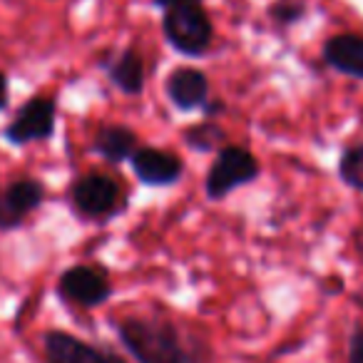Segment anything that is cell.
I'll return each instance as SVG.
<instances>
[{"label":"cell","instance_id":"16","mask_svg":"<svg viewBox=\"0 0 363 363\" xmlns=\"http://www.w3.org/2000/svg\"><path fill=\"white\" fill-rule=\"evenodd\" d=\"M303 6L301 3H294V0H279L277 6L272 8V18L281 26H291V23L301 21Z\"/></svg>","mask_w":363,"mask_h":363},{"label":"cell","instance_id":"20","mask_svg":"<svg viewBox=\"0 0 363 363\" xmlns=\"http://www.w3.org/2000/svg\"><path fill=\"white\" fill-rule=\"evenodd\" d=\"M202 110H204V115H207L209 120H214V117H217V115H222V112L227 110V105H224L222 100H212V97H209V100L204 102V107H202Z\"/></svg>","mask_w":363,"mask_h":363},{"label":"cell","instance_id":"14","mask_svg":"<svg viewBox=\"0 0 363 363\" xmlns=\"http://www.w3.org/2000/svg\"><path fill=\"white\" fill-rule=\"evenodd\" d=\"M182 142L192 152H197V155H212V152L222 150V147L227 145L229 137H227V130H224L219 122L207 117V120L184 127V130H182Z\"/></svg>","mask_w":363,"mask_h":363},{"label":"cell","instance_id":"18","mask_svg":"<svg viewBox=\"0 0 363 363\" xmlns=\"http://www.w3.org/2000/svg\"><path fill=\"white\" fill-rule=\"evenodd\" d=\"M26 224V219H21L18 214L11 212V207L3 199V189H0V232H16Z\"/></svg>","mask_w":363,"mask_h":363},{"label":"cell","instance_id":"3","mask_svg":"<svg viewBox=\"0 0 363 363\" xmlns=\"http://www.w3.org/2000/svg\"><path fill=\"white\" fill-rule=\"evenodd\" d=\"M162 33L179 55L187 57H202L214 40L212 18L207 16L202 3H182L167 8L162 18Z\"/></svg>","mask_w":363,"mask_h":363},{"label":"cell","instance_id":"10","mask_svg":"<svg viewBox=\"0 0 363 363\" xmlns=\"http://www.w3.org/2000/svg\"><path fill=\"white\" fill-rule=\"evenodd\" d=\"M321 57L331 70L353 80H363V35L341 33L323 43Z\"/></svg>","mask_w":363,"mask_h":363},{"label":"cell","instance_id":"15","mask_svg":"<svg viewBox=\"0 0 363 363\" xmlns=\"http://www.w3.org/2000/svg\"><path fill=\"white\" fill-rule=\"evenodd\" d=\"M336 172H338V179H341L348 189L363 194V142L348 145L346 150L338 155Z\"/></svg>","mask_w":363,"mask_h":363},{"label":"cell","instance_id":"1","mask_svg":"<svg viewBox=\"0 0 363 363\" xmlns=\"http://www.w3.org/2000/svg\"><path fill=\"white\" fill-rule=\"evenodd\" d=\"M122 348L135 363H202V346L160 316H125L115 326Z\"/></svg>","mask_w":363,"mask_h":363},{"label":"cell","instance_id":"11","mask_svg":"<svg viewBox=\"0 0 363 363\" xmlns=\"http://www.w3.org/2000/svg\"><path fill=\"white\" fill-rule=\"evenodd\" d=\"M137 147H140V137L130 125L110 122V125L97 127L90 150L107 164H122V162H130Z\"/></svg>","mask_w":363,"mask_h":363},{"label":"cell","instance_id":"9","mask_svg":"<svg viewBox=\"0 0 363 363\" xmlns=\"http://www.w3.org/2000/svg\"><path fill=\"white\" fill-rule=\"evenodd\" d=\"M164 95L179 112L202 110L209 100V77L197 67H177L164 80Z\"/></svg>","mask_w":363,"mask_h":363},{"label":"cell","instance_id":"19","mask_svg":"<svg viewBox=\"0 0 363 363\" xmlns=\"http://www.w3.org/2000/svg\"><path fill=\"white\" fill-rule=\"evenodd\" d=\"M11 105V85H8V75L0 72V112Z\"/></svg>","mask_w":363,"mask_h":363},{"label":"cell","instance_id":"13","mask_svg":"<svg viewBox=\"0 0 363 363\" xmlns=\"http://www.w3.org/2000/svg\"><path fill=\"white\" fill-rule=\"evenodd\" d=\"M45 197H48L45 184L40 179H35V177H18V179H13L3 189L6 204L21 219H28L33 212H38L43 207V202H45Z\"/></svg>","mask_w":363,"mask_h":363},{"label":"cell","instance_id":"17","mask_svg":"<svg viewBox=\"0 0 363 363\" xmlns=\"http://www.w3.org/2000/svg\"><path fill=\"white\" fill-rule=\"evenodd\" d=\"M346 363H363V323L353 326L346 346Z\"/></svg>","mask_w":363,"mask_h":363},{"label":"cell","instance_id":"7","mask_svg":"<svg viewBox=\"0 0 363 363\" xmlns=\"http://www.w3.org/2000/svg\"><path fill=\"white\" fill-rule=\"evenodd\" d=\"M43 356L45 363H127L112 348L95 346L60 328H50L43 333Z\"/></svg>","mask_w":363,"mask_h":363},{"label":"cell","instance_id":"8","mask_svg":"<svg viewBox=\"0 0 363 363\" xmlns=\"http://www.w3.org/2000/svg\"><path fill=\"white\" fill-rule=\"evenodd\" d=\"M132 172L145 187H174L184 177V160L177 152L155 145H140L130 157Z\"/></svg>","mask_w":363,"mask_h":363},{"label":"cell","instance_id":"5","mask_svg":"<svg viewBox=\"0 0 363 363\" xmlns=\"http://www.w3.org/2000/svg\"><path fill=\"white\" fill-rule=\"evenodd\" d=\"M55 294L62 303L77 308H97L110 301L115 286H112L110 272L100 264H72L70 269L57 277Z\"/></svg>","mask_w":363,"mask_h":363},{"label":"cell","instance_id":"2","mask_svg":"<svg viewBox=\"0 0 363 363\" xmlns=\"http://www.w3.org/2000/svg\"><path fill=\"white\" fill-rule=\"evenodd\" d=\"M262 177V162L249 147L227 145L214 152V162L204 177V194L212 202H222L237 189L247 187Z\"/></svg>","mask_w":363,"mask_h":363},{"label":"cell","instance_id":"4","mask_svg":"<svg viewBox=\"0 0 363 363\" xmlns=\"http://www.w3.org/2000/svg\"><path fill=\"white\" fill-rule=\"evenodd\" d=\"M70 207L77 217L100 222L125 209V192L120 182L105 172H85L70 184Z\"/></svg>","mask_w":363,"mask_h":363},{"label":"cell","instance_id":"12","mask_svg":"<svg viewBox=\"0 0 363 363\" xmlns=\"http://www.w3.org/2000/svg\"><path fill=\"white\" fill-rule=\"evenodd\" d=\"M105 70H107L110 82L120 92H125V95H130V97L142 95L147 77H145V60H142V55L137 50L120 52L115 60L107 62Z\"/></svg>","mask_w":363,"mask_h":363},{"label":"cell","instance_id":"21","mask_svg":"<svg viewBox=\"0 0 363 363\" xmlns=\"http://www.w3.org/2000/svg\"><path fill=\"white\" fill-rule=\"evenodd\" d=\"M182 3H202V0H155V6L167 11V8H174V6H182Z\"/></svg>","mask_w":363,"mask_h":363},{"label":"cell","instance_id":"6","mask_svg":"<svg viewBox=\"0 0 363 363\" xmlns=\"http://www.w3.org/2000/svg\"><path fill=\"white\" fill-rule=\"evenodd\" d=\"M57 127V102L52 97L35 95L26 100L13 120L3 130V140L13 147H26L33 142H48L55 137Z\"/></svg>","mask_w":363,"mask_h":363}]
</instances>
